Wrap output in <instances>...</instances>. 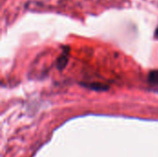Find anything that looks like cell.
Segmentation results:
<instances>
[{
	"label": "cell",
	"instance_id": "cell-3",
	"mask_svg": "<svg viewBox=\"0 0 158 157\" xmlns=\"http://www.w3.org/2000/svg\"><path fill=\"white\" fill-rule=\"evenodd\" d=\"M156 36H157L158 37V28L156 29Z\"/></svg>",
	"mask_w": 158,
	"mask_h": 157
},
{
	"label": "cell",
	"instance_id": "cell-1",
	"mask_svg": "<svg viewBox=\"0 0 158 157\" xmlns=\"http://www.w3.org/2000/svg\"><path fill=\"white\" fill-rule=\"evenodd\" d=\"M68 59H69V49L68 50L65 49L64 52L61 54V56L58 57V60H57V63H56L57 68L62 70L66 67V65L68 63Z\"/></svg>",
	"mask_w": 158,
	"mask_h": 157
},
{
	"label": "cell",
	"instance_id": "cell-2",
	"mask_svg": "<svg viewBox=\"0 0 158 157\" xmlns=\"http://www.w3.org/2000/svg\"><path fill=\"white\" fill-rule=\"evenodd\" d=\"M149 81L155 84H158V70L152 71L149 74Z\"/></svg>",
	"mask_w": 158,
	"mask_h": 157
}]
</instances>
